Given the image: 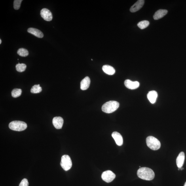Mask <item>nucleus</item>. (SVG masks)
<instances>
[{"mask_svg":"<svg viewBox=\"0 0 186 186\" xmlns=\"http://www.w3.org/2000/svg\"><path fill=\"white\" fill-rule=\"evenodd\" d=\"M137 175L140 178L147 181L153 180L155 177L153 171L148 168L143 167L137 171Z\"/></svg>","mask_w":186,"mask_h":186,"instance_id":"obj_1","label":"nucleus"},{"mask_svg":"<svg viewBox=\"0 0 186 186\" xmlns=\"http://www.w3.org/2000/svg\"><path fill=\"white\" fill-rule=\"evenodd\" d=\"M119 106V103L115 101H110L103 104L102 111L105 113H110L116 110Z\"/></svg>","mask_w":186,"mask_h":186,"instance_id":"obj_2","label":"nucleus"},{"mask_svg":"<svg viewBox=\"0 0 186 186\" xmlns=\"http://www.w3.org/2000/svg\"><path fill=\"white\" fill-rule=\"evenodd\" d=\"M147 147L153 150H157L161 147V143L158 140L153 136H149L146 139Z\"/></svg>","mask_w":186,"mask_h":186,"instance_id":"obj_3","label":"nucleus"},{"mask_svg":"<svg viewBox=\"0 0 186 186\" xmlns=\"http://www.w3.org/2000/svg\"><path fill=\"white\" fill-rule=\"evenodd\" d=\"M27 124L25 122L20 121H12L9 125L10 129L17 132L25 130L27 128Z\"/></svg>","mask_w":186,"mask_h":186,"instance_id":"obj_4","label":"nucleus"},{"mask_svg":"<svg viewBox=\"0 0 186 186\" xmlns=\"http://www.w3.org/2000/svg\"><path fill=\"white\" fill-rule=\"evenodd\" d=\"M60 165L63 169L65 171L70 169L72 166V162L68 155H64L62 156Z\"/></svg>","mask_w":186,"mask_h":186,"instance_id":"obj_5","label":"nucleus"},{"mask_svg":"<svg viewBox=\"0 0 186 186\" xmlns=\"http://www.w3.org/2000/svg\"><path fill=\"white\" fill-rule=\"evenodd\" d=\"M116 175L112 171L108 170L103 172L101 175V178L103 180L107 183H110L115 178Z\"/></svg>","mask_w":186,"mask_h":186,"instance_id":"obj_6","label":"nucleus"},{"mask_svg":"<svg viewBox=\"0 0 186 186\" xmlns=\"http://www.w3.org/2000/svg\"><path fill=\"white\" fill-rule=\"evenodd\" d=\"M41 15L44 20L50 21L52 20V15L51 12L46 8H43L41 10Z\"/></svg>","mask_w":186,"mask_h":186,"instance_id":"obj_7","label":"nucleus"},{"mask_svg":"<svg viewBox=\"0 0 186 186\" xmlns=\"http://www.w3.org/2000/svg\"><path fill=\"white\" fill-rule=\"evenodd\" d=\"M124 84L127 88L132 90L136 89L140 86V84L138 81H132L129 79L126 80Z\"/></svg>","mask_w":186,"mask_h":186,"instance_id":"obj_8","label":"nucleus"},{"mask_svg":"<svg viewBox=\"0 0 186 186\" xmlns=\"http://www.w3.org/2000/svg\"><path fill=\"white\" fill-rule=\"evenodd\" d=\"M145 3L144 0H139L132 6L130 8V11L132 12H134L138 11L142 7Z\"/></svg>","mask_w":186,"mask_h":186,"instance_id":"obj_9","label":"nucleus"},{"mask_svg":"<svg viewBox=\"0 0 186 186\" xmlns=\"http://www.w3.org/2000/svg\"><path fill=\"white\" fill-rule=\"evenodd\" d=\"M52 124L56 129H62L63 124V119L60 117H55L53 119Z\"/></svg>","mask_w":186,"mask_h":186,"instance_id":"obj_10","label":"nucleus"},{"mask_svg":"<svg viewBox=\"0 0 186 186\" xmlns=\"http://www.w3.org/2000/svg\"><path fill=\"white\" fill-rule=\"evenodd\" d=\"M112 136L115 140L116 144L119 146H121L123 145V139L121 134L119 132H114L112 134Z\"/></svg>","mask_w":186,"mask_h":186,"instance_id":"obj_11","label":"nucleus"},{"mask_svg":"<svg viewBox=\"0 0 186 186\" xmlns=\"http://www.w3.org/2000/svg\"><path fill=\"white\" fill-rule=\"evenodd\" d=\"M185 160V154L183 152H182L179 153L177 156L176 162L179 168H182Z\"/></svg>","mask_w":186,"mask_h":186,"instance_id":"obj_12","label":"nucleus"},{"mask_svg":"<svg viewBox=\"0 0 186 186\" xmlns=\"http://www.w3.org/2000/svg\"><path fill=\"white\" fill-rule=\"evenodd\" d=\"M90 84V79L88 77H86L82 80L80 83V88L82 90L87 89Z\"/></svg>","mask_w":186,"mask_h":186,"instance_id":"obj_13","label":"nucleus"},{"mask_svg":"<svg viewBox=\"0 0 186 186\" xmlns=\"http://www.w3.org/2000/svg\"><path fill=\"white\" fill-rule=\"evenodd\" d=\"M168 10L166 9H159L156 11L153 15L154 20H157L163 17L167 14Z\"/></svg>","mask_w":186,"mask_h":186,"instance_id":"obj_14","label":"nucleus"},{"mask_svg":"<svg viewBox=\"0 0 186 186\" xmlns=\"http://www.w3.org/2000/svg\"><path fill=\"white\" fill-rule=\"evenodd\" d=\"M158 97V93L155 91H151L148 93L147 97L150 102L151 103H155Z\"/></svg>","mask_w":186,"mask_h":186,"instance_id":"obj_15","label":"nucleus"},{"mask_svg":"<svg viewBox=\"0 0 186 186\" xmlns=\"http://www.w3.org/2000/svg\"><path fill=\"white\" fill-rule=\"evenodd\" d=\"M28 32L39 38H42L44 37V34L39 29L35 28H31L28 29L27 30Z\"/></svg>","mask_w":186,"mask_h":186,"instance_id":"obj_16","label":"nucleus"},{"mask_svg":"<svg viewBox=\"0 0 186 186\" xmlns=\"http://www.w3.org/2000/svg\"><path fill=\"white\" fill-rule=\"evenodd\" d=\"M102 69L105 73L110 75H114L116 72L115 69L113 67L108 65H103Z\"/></svg>","mask_w":186,"mask_h":186,"instance_id":"obj_17","label":"nucleus"},{"mask_svg":"<svg viewBox=\"0 0 186 186\" xmlns=\"http://www.w3.org/2000/svg\"><path fill=\"white\" fill-rule=\"evenodd\" d=\"M150 23L148 21L143 20L139 22L137 25L139 28L141 29L146 28L149 25Z\"/></svg>","mask_w":186,"mask_h":186,"instance_id":"obj_18","label":"nucleus"},{"mask_svg":"<svg viewBox=\"0 0 186 186\" xmlns=\"http://www.w3.org/2000/svg\"><path fill=\"white\" fill-rule=\"evenodd\" d=\"M27 65L24 63H20L17 64L16 68L17 71L19 72H23L26 69Z\"/></svg>","mask_w":186,"mask_h":186,"instance_id":"obj_19","label":"nucleus"},{"mask_svg":"<svg viewBox=\"0 0 186 186\" xmlns=\"http://www.w3.org/2000/svg\"><path fill=\"white\" fill-rule=\"evenodd\" d=\"M42 90V88L40 86L39 84H37L33 86L31 90V92L33 94H38L41 92Z\"/></svg>","mask_w":186,"mask_h":186,"instance_id":"obj_20","label":"nucleus"},{"mask_svg":"<svg viewBox=\"0 0 186 186\" xmlns=\"http://www.w3.org/2000/svg\"><path fill=\"white\" fill-rule=\"evenodd\" d=\"M17 54L20 56L25 57L28 55L29 52L27 49L25 48H21L18 50Z\"/></svg>","mask_w":186,"mask_h":186,"instance_id":"obj_21","label":"nucleus"},{"mask_svg":"<svg viewBox=\"0 0 186 186\" xmlns=\"http://www.w3.org/2000/svg\"><path fill=\"white\" fill-rule=\"evenodd\" d=\"M22 93V90L20 89H15L12 92V96L15 98H17L21 96Z\"/></svg>","mask_w":186,"mask_h":186,"instance_id":"obj_22","label":"nucleus"},{"mask_svg":"<svg viewBox=\"0 0 186 186\" xmlns=\"http://www.w3.org/2000/svg\"><path fill=\"white\" fill-rule=\"evenodd\" d=\"M22 0H15L14 2V7L15 10L20 9Z\"/></svg>","mask_w":186,"mask_h":186,"instance_id":"obj_23","label":"nucleus"},{"mask_svg":"<svg viewBox=\"0 0 186 186\" xmlns=\"http://www.w3.org/2000/svg\"><path fill=\"white\" fill-rule=\"evenodd\" d=\"M29 183L26 179H24L21 182L19 186H28Z\"/></svg>","mask_w":186,"mask_h":186,"instance_id":"obj_24","label":"nucleus"},{"mask_svg":"<svg viewBox=\"0 0 186 186\" xmlns=\"http://www.w3.org/2000/svg\"><path fill=\"white\" fill-rule=\"evenodd\" d=\"M1 42H2V41H1V39H0V44H1Z\"/></svg>","mask_w":186,"mask_h":186,"instance_id":"obj_25","label":"nucleus"},{"mask_svg":"<svg viewBox=\"0 0 186 186\" xmlns=\"http://www.w3.org/2000/svg\"><path fill=\"white\" fill-rule=\"evenodd\" d=\"M184 186H186V182L185 183V184L184 185Z\"/></svg>","mask_w":186,"mask_h":186,"instance_id":"obj_26","label":"nucleus"}]
</instances>
